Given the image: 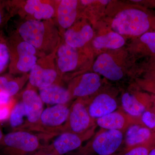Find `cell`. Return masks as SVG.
<instances>
[{"mask_svg":"<svg viewBox=\"0 0 155 155\" xmlns=\"http://www.w3.org/2000/svg\"><path fill=\"white\" fill-rule=\"evenodd\" d=\"M17 102L16 99L10 104H0V122L8 120L12 110Z\"/></svg>","mask_w":155,"mask_h":155,"instance_id":"26","label":"cell"},{"mask_svg":"<svg viewBox=\"0 0 155 155\" xmlns=\"http://www.w3.org/2000/svg\"><path fill=\"white\" fill-rule=\"evenodd\" d=\"M110 2V1H107V0H103V1H100V2L102 3L103 5H107L108 3Z\"/></svg>","mask_w":155,"mask_h":155,"instance_id":"33","label":"cell"},{"mask_svg":"<svg viewBox=\"0 0 155 155\" xmlns=\"http://www.w3.org/2000/svg\"><path fill=\"white\" fill-rule=\"evenodd\" d=\"M69 104L55 105L43 111L37 122L25 127L23 130L36 131L44 138L48 139L59 134L61 127L67 121L69 115Z\"/></svg>","mask_w":155,"mask_h":155,"instance_id":"4","label":"cell"},{"mask_svg":"<svg viewBox=\"0 0 155 155\" xmlns=\"http://www.w3.org/2000/svg\"><path fill=\"white\" fill-rule=\"evenodd\" d=\"M17 34L35 48L41 57L54 53L59 47V31L51 20L28 19L19 26Z\"/></svg>","mask_w":155,"mask_h":155,"instance_id":"1","label":"cell"},{"mask_svg":"<svg viewBox=\"0 0 155 155\" xmlns=\"http://www.w3.org/2000/svg\"><path fill=\"white\" fill-rule=\"evenodd\" d=\"M151 135V133L149 128L141 124H136L130 126L125 132L124 149L144 142L149 139Z\"/></svg>","mask_w":155,"mask_h":155,"instance_id":"20","label":"cell"},{"mask_svg":"<svg viewBox=\"0 0 155 155\" xmlns=\"http://www.w3.org/2000/svg\"><path fill=\"white\" fill-rule=\"evenodd\" d=\"M125 132L101 128L86 144L69 155H113L124 145Z\"/></svg>","mask_w":155,"mask_h":155,"instance_id":"2","label":"cell"},{"mask_svg":"<svg viewBox=\"0 0 155 155\" xmlns=\"http://www.w3.org/2000/svg\"><path fill=\"white\" fill-rule=\"evenodd\" d=\"M10 54L7 39L0 33V74L9 66Z\"/></svg>","mask_w":155,"mask_h":155,"instance_id":"25","label":"cell"},{"mask_svg":"<svg viewBox=\"0 0 155 155\" xmlns=\"http://www.w3.org/2000/svg\"><path fill=\"white\" fill-rule=\"evenodd\" d=\"M10 54V74L30 72L36 64L38 52L31 45L23 41L18 34L14 35L7 39Z\"/></svg>","mask_w":155,"mask_h":155,"instance_id":"3","label":"cell"},{"mask_svg":"<svg viewBox=\"0 0 155 155\" xmlns=\"http://www.w3.org/2000/svg\"><path fill=\"white\" fill-rule=\"evenodd\" d=\"M121 107L127 114L134 117H140L147 111V105L132 93L126 92L122 94Z\"/></svg>","mask_w":155,"mask_h":155,"instance_id":"21","label":"cell"},{"mask_svg":"<svg viewBox=\"0 0 155 155\" xmlns=\"http://www.w3.org/2000/svg\"><path fill=\"white\" fill-rule=\"evenodd\" d=\"M95 126V120L89 114L87 99L78 98L70 106L67 121L58 135L65 132L82 134Z\"/></svg>","mask_w":155,"mask_h":155,"instance_id":"7","label":"cell"},{"mask_svg":"<svg viewBox=\"0 0 155 155\" xmlns=\"http://www.w3.org/2000/svg\"><path fill=\"white\" fill-rule=\"evenodd\" d=\"M4 135L3 134L2 131L0 128V144H1V143L2 141L3 138H4Z\"/></svg>","mask_w":155,"mask_h":155,"instance_id":"32","label":"cell"},{"mask_svg":"<svg viewBox=\"0 0 155 155\" xmlns=\"http://www.w3.org/2000/svg\"><path fill=\"white\" fill-rule=\"evenodd\" d=\"M94 31L91 26L85 25L78 30L69 28L64 33L66 44L72 47L78 48L84 46L92 38Z\"/></svg>","mask_w":155,"mask_h":155,"instance_id":"19","label":"cell"},{"mask_svg":"<svg viewBox=\"0 0 155 155\" xmlns=\"http://www.w3.org/2000/svg\"><path fill=\"white\" fill-rule=\"evenodd\" d=\"M33 155H54L46 151L45 150L41 148L40 149L38 150Z\"/></svg>","mask_w":155,"mask_h":155,"instance_id":"30","label":"cell"},{"mask_svg":"<svg viewBox=\"0 0 155 155\" xmlns=\"http://www.w3.org/2000/svg\"><path fill=\"white\" fill-rule=\"evenodd\" d=\"M113 30L119 34L139 35L150 27L147 14L135 9L123 10L117 14L112 23Z\"/></svg>","mask_w":155,"mask_h":155,"instance_id":"6","label":"cell"},{"mask_svg":"<svg viewBox=\"0 0 155 155\" xmlns=\"http://www.w3.org/2000/svg\"><path fill=\"white\" fill-rule=\"evenodd\" d=\"M26 113L24 106L21 101L17 102L10 115L9 120L10 125L14 128V130H19L25 124Z\"/></svg>","mask_w":155,"mask_h":155,"instance_id":"23","label":"cell"},{"mask_svg":"<svg viewBox=\"0 0 155 155\" xmlns=\"http://www.w3.org/2000/svg\"><path fill=\"white\" fill-rule=\"evenodd\" d=\"M78 2L75 0H62L56 4V16L58 24L68 29L75 22L77 14Z\"/></svg>","mask_w":155,"mask_h":155,"instance_id":"18","label":"cell"},{"mask_svg":"<svg viewBox=\"0 0 155 155\" xmlns=\"http://www.w3.org/2000/svg\"><path fill=\"white\" fill-rule=\"evenodd\" d=\"M155 143V136L150 137L147 141L131 147L124 149L121 155H149Z\"/></svg>","mask_w":155,"mask_h":155,"instance_id":"24","label":"cell"},{"mask_svg":"<svg viewBox=\"0 0 155 155\" xmlns=\"http://www.w3.org/2000/svg\"><path fill=\"white\" fill-rule=\"evenodd\" d=\"M143 125L149 129L155 128V114L151 111L147 110L140 116Z\"/></svg>","mask_w":155,"mask_h":155,"instance_id":"27","label":"cell"},{"mask_svg":"<svg viewBox=\"0 0 155 155\" xmlns=\"http://www.w3.org/2000/svg\"><path fill=\"white\" fill-rule=\"evenodd\" d=\"M140 40L147 45L152 52L155 53V32L143 34L140 37Z\"/></svg>","mask_w":155,"mask_h":155,"instance_id":"29","label":"cell"},{"mask_svg":"<svg viewBox=\"0 0 155 155\" xmlns=\"http://www.w3.org/2000/svg\"><path fill=\"white\" fill-rule=\"evenodd\" d=\"M133 2H140V1H135V0H134V1H133Z\"/></svg>","mask_w":155,"mask_h":155,"instance_id":"36","label":"cell"},{"mask_svg":"<svg viewBox=\"0 0 155 155\" xmlns=\"http://www.w3.org/2000/svg\"><path fill=\"white\" fill-rule=\"evenodd\" d=\"M125 42V40L121 35L116 32H111L96 38L93 41V45L97 49L104 48L116 49L122 47Z\"/></svg>","mask_w":155,"mask_h":155,"instance_id":"22","label":"cell"},{"mask_svg":"<svg viewBox=\"0 0 155 155\" xmlns=\"http://www.w3.org/2000/svg\"><path fill=\"white\" fill-rule=\"evenodd\" d=\"M56 66L59 74L62 75L76 69L79 61L77 48L66 43L60 45L56 51Z\"/></svg>","mask_w":155,"mask_h":155,"instance_id":"14","label":"cell"},{"mask_svg":"<svg viewBox=\"0 0 155 155\" xmlns=\"http://www.w3.org/2000/svg\"><path fill=\"white\" fill-rule=\"evenodd\" d=\"M101 86V81L97 73L90 72L83 74L74 81L68 88L72 99H88L96 93Z\"/></svg>","mask_w":155,"mask_h":155,"instance_id":"12","label":"cell"},{"mask_svg":"<svg viewBox=\"0 0 155 155\" xmlns=\"http://www.w3.org/2000/svg\"><path fill=\"white\" fill-rule=\"evenodd\" d=\"M122 150L121 151L119 152V153H117L113 155H121V154H122Z\"/></svg>","mask_w":155,"mask_h":155,"instance_id":"35","label":"cell"},{"mask_svg":"<svg viewBox=\"0 0 155 155\" xmlns=\"http://www.w3.org/2000/svg\"><path fill=\"white\" fill-rule=\"evenodd\" d=\"M81 3L84 5H87L89 4H91V3L93 2L94 1H90V0H86V1H81Z\"/></svg>","mask_w":155,"mask_h":155,"instance_id":"31","label":"cell"},{"mask_svg":"<svg viewBox=\"0 0 155 155\" xmlns=\"http://www.w3.org/2000/svg\"><path fill=\"white\" fill-rule=\"evenodd\" d=\"M0 145L4 155H33L43 146L39 137L23 130H14L4 135Z\"/></svg>","mask_w":155,"mask_h":155,"instance_id":"5","label":"cell"},{"mask_svg":"<svg viewBox=\"0 0 155 155\" xmlns=\"http://www.w3.org/2000/svg\"><path fill=\"white\" fill-rule=\"evenodd\" d=\"M149 155H155V147L153 148L150 152Z\"/></svg>","mask_w":155,"mask_h":155,"instance_id":"34","label":"cell"},{"mask_svg":"<svg viewBox=\"0 0 155 155\" xmlns=\"http://www.w3.org/2000/svg\"><path fill=\"white\" fill-rule=\"evenodd\" d=\"M56 52L38 59L28 75L30 86L39 89L54 84H61L62 77L59 74L55 64Z\"/></svg>","mask_w":155,"mask_h":155,"instance_id":"8","label":"cell"},{"mask_svg":"<svg viewBox=\"0 0 155 155\" xmlns=\"http://www.w3.org/2000/svg\"><path fill=\"white\" fill-rule=\"evenodd\" d=\"M119 106L116 99L107 93L99 94L87 99L89 114L95 120L116 110L120 108Z\"/></svg>","mask_w":155,"mask_h":155,"instance_id":"13","label":"cell"},{"mask_svg":"<svg viewBox=\"0 0 155 155\" xmlns=\"http://www.w3.org/2000/svg\"><path fill=\"white\" fill-rule=\"evenodd\" d=\"M5 2L0 1V33L1 29L8 21L11 14Z\"/></svg>","mask_w":155,"mask_h":155,"instance_id":"28","label":"cell"},{"mask_svg":"<svg viewBox=\"0 0 155 155\" xmlns=\"http://www.w3.org/2000/svg\"><path fill=\"white\" fill-rule=\"evenodd\" d=\"M21 101L26 113V122L18 130H22L38 121L44 110L42 101L35 88L28 85L21 94Z\"/></svg>","mask_w":155,"mask_h":155,"instance_id":"11","label":"cell"},{"mask_svg":"<svg viewBox=\"0 0 155 155\" xmlns=\"http://www.w3.org/2000/svg\"><path fill=\"white\" fill-rule=\"evenodd\" d=\"M95 122L97 126L101 129L119 130L125 133L130 126L142 123L140 117L130 116L121 107L110 114L95 119Z\"/></svg>","mask_w":155,"mask_h":155,"instance_id":"10","label":"cell"},{"mask_svg":"<svg viewBox=\"0 0 155 155\" xmlns=\"http://www.w3.org/2000/svg\"><path fill=\"white\" fill-rule=\"evenodd\" d=\"M93 69L96 73L113 81L120 80L124 75L121 67L107 54H102L98 57L94 64Z\"/></svg>","mask_w":155,"mask_h":155,"instance_id":"16","label":"cell"},{"mask_svg":"<svg viewBox=\"0 0 155 155\" xmlns=\"http://www.w3.org/2000/svg\"><path fill=\"white\" fill-rule=\"evenodd\" d=\"M49 1L28 0L25 3L24 10L31 19L49 20L56 15V6Z\"/></svg>","mask_w":155,"mask_h":155,"instance_id":"17","label":"cell"},{"mask_svg":"<svg viewBox=\"0 0 155 155\" xmlns=\"http://www.w3.org/2000/svg\"><path fill=\"white\" fill-rule=\"evenodd\" d=\"M39 94L44 104L55 105L69 104L72 99L68 89L59 84H54L39 89Z\"/></svg>","mask_w":155,"mask_h":155,"instance_id":"15","label":"cell"},{"mask_svg":"<svg viewBox=\"0 0 155 155\" xmlns=\"http://www.w3.org/2000/svg\"><path fill=\"white\" fill-rule=\"evenodd\" d=\"M97 126L82 134L65 132L59 134L49 144L42 148L54 155H65L75 151L82 146L84 142L89 140L95 134Z\"/></svg>","mask_w":155,"mask_h":155,"instance_id":"9","label":"cell"}]
</instances>
